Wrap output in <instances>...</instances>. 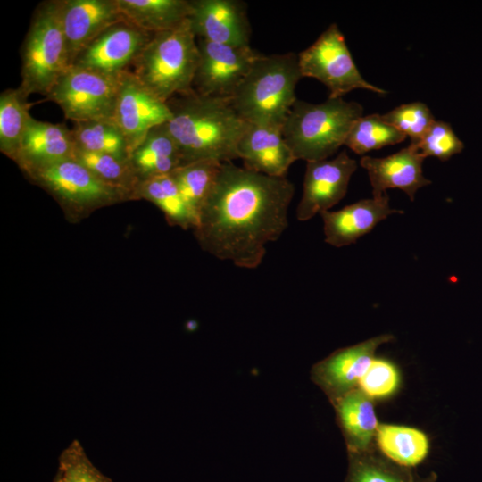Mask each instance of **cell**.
Returning <instances> with one entry per match:
<instances>
[{"instance_id": "6da1fadb", "label": "cell", "mask_w": 482, "mask_h": 482, "mask_svg": "<svg viewBox=\"0 0 482 482\" xmlns=\"http://www.w3.org/2000/svg\"><path fill=\"white\" fill-rule=\"evenodd\" d=\"M294 185L232 162H223L195 227L202 247L244 269L262 262L266 245L288 226Z\"/></svg>"}, {"instance_id": "7a4b0ae2", "label": "cell", "mask_w": 482, "mask_h": 482, "mask_svg": "<svg viewBox=\"0 0 482 482\" xmlns=\"http://www.w3.org/2000/svg\"><path fill=\"white\" fill-rule=\"evenodd\" d=\"M171 118L164 126L174 139L181 165L202 160L232 162L248 122L230 98L206 96L194 90L167 101Z\"/></svg>"}, {"instance_id": "3957f363", "label": "cell", "mask_w": 482, "mask_h": 482, "mask_svg": "<svg viewBox=\"0 0 482 482\" xmlns=\"http://www.w3.org/2000/svg\"><path fill=\"white\" fill-rule=\"evenodd\" d=\"M301 78L297 54H262L231 96L232 104L248 123L282 128Z\"/></svg>"}, {"instance_id": "277c9868", "label": "cell", "mask_w": 482, "mask_h": 482, "mask_svg": "<svg viewBox=\"0 0 482 482\" xmlns=\"http://www.w3.org/2000/svg\"><path fill=\"white\" fill-rule=\"evenodd\" d=\"M199 57L197 38L188 19L175 29L154 33L129 71L167 103L193 90Z\"/></svg>"}, {"instance_id": "5b68a950", "label": "cell", "mask_w": 482, "mask_h": 482, "mask_svg": "<svg viewBox=\"0 0 482 482\" xmlns=\"http://www.w3.org/2000/svg\"><path fill=\"white\" fill-rule=\"evenodd\" d=\"M363 107L342 97L321 104L296 100L282 127L285 140L296 160L306 162L328 159L345 145Z\"/></svg>"}, {"instance_id": "8992f818", "label": "cell", "mask_w": 482, "mask_h": 482, "mask_svg": "<svg viewBox=\"0 0 482 482\" xmlns=\"http://www.w3.org/2000/svg\"><path fill=\"white\" fill-rule=\"evenodd\" d=\"M60 0L45 1L34 12L21 47L19 89L46 96L70 68Z\"/></svg>"}, {"instance_id": "52a82bcc", "label": "cell", "mask_w": 482, "mask_h": 482, "mask_svg": "<svg viewBox=\"0 0 482 482\" xmlns=\"http://www.w3.org/2000/svg\"><path fill=\"white\" fill-rule=\"evenodd\" d=\"M120 75L109 76L70 67L44 101L57 104L65 118L73 123L114 121Z\"/></svg>"}, {"instance_id": "ba28073f", "label": "cell", "mask_w": 482, "mask_h": 482, "mask_svg": "<svg viewBox=\"0 0 482 482\" xmlns=\"http://www.w3.org/2000/svg\"><path fill=\"white\" fill-rule=\"evenodd\" d=\"M297 55L302 77L314 78L323 83L329 90L328 98L342 97L357 88L386 93L362 77L345 37L335 23Z\"/></svg>"}, {"instance_id": "9c48e42d", "label": "cell", "mask_w": 482, "mask_h": 482, "mask_svg": "<svg viewBox=\"0 0 482 482\" xmlns=\"http://www.w3.org/2000/svg\"><path fill=\"white\" fill-rule=\"evenodd\" d=\"M26 173L61 203L78 210L112 204L134 195L128 190L103 181L74 158L44 165Z\"/></svg>"}, {"instance_id": "30bf717a", "label": "cell", "mask_w": 482, "mask_h": 482, "mask_svg": "<svg viewBox=\"0 0 482 482\" xmlns=\"http://www.w3.org/2000/svg\"><path fill=\"white\" fill-rule=\"evenodd\" d=\"M199 62L192 88L199 95L231 98L262 55L250 46H229L197 38Z\"/></svg>"}, {"instance_id": "8fae6325", "label": "cell", "mask_w": 482, "mask_h": 482, "mask_svg": "<svg viewBox=\"0 0 482 482\" xmlns=\"http://www.w3.org/2000/svg\"><path fill=\"white\" fill-rule=\"evenodd\" d=\"M152 36L127 21L117 22L82 50L71 67L119 76L130 69Z\"/></svg>"}, {"instance_id": "7c38bea8", "label": "cell", "mask_w": 482, "mask_h": 482, "mask_svg": "<svg viewBox=\"0 0 482 482\" xmlns=\"http://www.w3.org/2000/svg\"><path fill=\"white\" fill-rule=\"evenodd\" d=\"M170 118L166 102L151 93L129 70L120 73L114 122L127 140L129 154L153 128Z\"/></svg>"}, {"instance_id": "4fadbf2b", "label": "cell", "mask_w": 482, "mask_h": 482, "mask_svg": "<svg viewBox=\"0 0 482 482\" xmlns=\"http://www.w3.org/2000/svg\"><path fill=\"white\" fill-rule=\"evenodd\" d=\"M356 170V161L345 150L331 160L308 162L303 195L296 208L297 220H308L340 202Z\"/></svg>"}, {"instance_id": "5bb4252c", "label": "cell", "mask_w": 482, "mask_h": 482, "mask_svg": "<svg viewBox=\"0 0 482 482\" xmlns=\"http://www.w3.org/2000/svg\"><path fill=\"white\" fill-rule=\"evenodd\" d=\"M189 21L196 38L229 46H250L246 5L238 0H191Z\"/></svg>"}, {"instance_id": "9a60e30c", "label": "cell", "mask_w": 482, "mask_h": 482, "mask_svg": "<svg viewBox=\"0 0 482 482\" xmlns=\"http://www.w3.org/2000/svg\"><path fill=\"white\" fill-rule=\"evenodd\" d=\"M393 339V335L383 334L336 351L314 367L315 380L333 401L338 399L358 387L377 349Z\"/></svg>"}, {"instance_id": "2e32d148", "label": "cell", "mask_w": 482, "mask_h": 482, "mask_svg": "<svg viewBox=\"0 0 482 482\" xmlns=\"http://www.w3.org/2000/svg\"><path fill=\"white\" fill-rule=\"evenodd\" d=\"M60 7L70 66L102 32L126 21L116 0H60Z\"/></svg>"}, {"instance_id": "e0dca14e", "label": "cell", "mask_w": 482, "mask_h": 482, "mask_svg": "<svg viewBox=\"0 0 482 482\" xmlns=\"http://www.w3.org/2000/svg\"><path fill=\"white\" fill-rule=\"evenodd\" d=\"M237 151L245 169L270 177H286L296 161L282 128L270 125L248 123Z\"/></svg>"}, {"instance_id": "ac0fdd59", "label": "cell", "mask_w": 482, "mask_h": 482, "mask_svg": "<svg viewBox=\"0 0 482 482\" xmlns=\"http://www.w3.org/2000/svg\"><path fill=\"white\" fill-rule=\"evenodd\" d=\"M424 159L411 144L384 158L363 156L361 165L368 171L373 197H381L389 188H398L413 201L417 190L431 183L423 176Z\"/></svg>"}, {"instance_id": "d6986e66", "label": "cell", "mask_w": 482, "mask_h": 482, "mask_svg": "<svg viewBox=\"0 0 482 482\" xmlns=\"http://www.w3.org/2000/svg\"><path fill=\"white\" fill-rule=\"evenodd\" d=\"M402 211L389 206V196L386 193L381 197L360 200L341 210L320 212L323 220L325 241L342 247L355 243L369 233L379 221L393 213Z\"/></svg>"}, {"instance_id": "ffe728a7", "label": "cell", "mask_w": 482, "mask_h": 482, "mask_svg": "<svg viewBox=\"0 0 482 482\" xmlns=\"http://www.w3.org/2000/svg\"><path fill=\"white\" fill-rule=\"evenodd\" d=\"M75 147L71 129L65 124L40 121L31 117L15 161L28 171L72 158Z\"/></svg>"}, {"instance_id": "44dd1931", "label": "cell", "mask_w": 482, "mask_h": 482, "mask_svg": "<svg viewBox=\"0 0 482 482\" xmlns=\"http://www.w3.org/2000/svg\"><path fill=\"white\" fill-rule=\"evenodd\" d=\"M334 405L348 451L360 453L376 447L378 422L373 400L357 387L335 400Z\"/></svg>"}, {"instance_id": "7402d4cb", "label": "cell", "mask_w": 482, "mask_h": 482, "mask_svg": "<svg viewBox=\"0 0 482 482\" xmlns=\"http://www.w3.org/2000/svg\"><path fill=\"white\" fill-rule=\"evenodd\" d=\"M128 162L138 183L171 174L181 166L178 146L164 124L153 128L129 154Z\"/></svg>"}, {"instance_id": "603a6c76", "label": "cell", "mask_w": 482, "mask_h": 482, "mask_svg": "<svg viewBox=\"0 0 482 482\" xmlns=\"http://www.w3.org/2000/svg\"><path fill=\"white\" fill-rule=\"evenodd\" d=\"M125 20L149 33L175 29L189 19L188 0H116Z\"/></svg>"}, {"instance_id": "cb8c5ba5", "label": "cell", "mask_w": 482, "mask_h": 482, "mask_svg": "<svg viewBox=\"0 0 482 482\" xmlns=\"http://www.w3.org/2000/svg\"><path fill=\"white\" fill-rule=\"evenodd\" d=\"M375 445L388 460L408 468L423 462L429 453L427 435L418 428L402 425L378 424Z\"/></svg>"}, {"instance_id": "d4e9b609", "label": "cell", "mask_w": 482, "mask_h": 482, "mask_svg": "<svg viewBox=\"0 0 482 482\" xmlns=\"http://www.w3.org/2000/svg\"><path fill=\"white\" fill-rule=\"evenodd\" d=\"M437 475L430 472L422 477L412 468L398 465L374 447L371 450L349 452L348 472L345 482H436Z\"/></svg>"}, {"instance_id": "484cf974", "label": "cell", "mask_w": 482, "mask_h": 482, "mask_svg": "<svg viewBox=\"0 0 482 482\" xmlns=\"http://www.w3.org/2000/svg\"><path fill=\"white\" fill-rule=\"evenodd\" d=\"M135 195L156 204L171 223L184 228H195L198 223L197 217L186 203L171 174L139 182Z\"/></svg>"}, {"instance_id": "4316f807", "label": "cell", "mask_w": 482, "mask_h": 482, "mask_svg": "<svg viewBox=\"0 0 482 482\" xmlns=\"http://www.w3.org/2000/svg\"><path fill=\"white\" fill-rule=\"evenodd\" d=\"M17 88H8L0 95V150L15 161L20 145L31 119L32 103Z\"/></svg>"}, {"instance_id": "83f0119b", "label": "cell", "mask_w": 482, "mask_h": 482, "mask_svg": "<svg viewBox=\"0 0 482 482\" xmlns=\"http://www.w3.org/2000/svg\"><path fill=\"white\" fill-rule=\"evenodd\" d=\"M221 164L213 160H202L181 165L171 173L183 198L197 219L214 187Z\"/></svg>"}, {"instance_id": "f1b7e54d", "label": "cell", "mask_w": 482, "mask_h": 482, "mask_svg": "<svg viewBox=\"0 0 482 482\" xmlns=\"http://www.w3.org/2000/svg\"><path fill=\"white\" fill-rule=\"evenodd\" d=\"M71 132L77 148L128 161L127 140L114 121L75 122Z\"/></svg>"}, {"instance_id": "f546056e", "label": "cell", "mask_w": 482, "mask_h": 482, "mask_svg": "<svg viewBox=\"0 0 482 482\" xmlns=\"http://www.w3.org/2000/svg\"><path fill=\"white\" fill-rule=\"evenodd\" d=\"M406 136L386 122L382 115L362 116L352 126L345 145L357 154L403 142Z\"/></svg>"}, {"instance_id": "4dcf8cb0", "label": "cell", "mask_w": 482, "mask_h": 482, "mask_svg": "<svg viewBox=\"0 0 482 482\" xmlns=\"http://www.w3.org/2000/svg\"><path fill=\"white\" fill-rule=\"evenodd\" d=\"M72 158L86 166L103 181L135 195L138 180L128 161L106 154L87 152L75 147Z\"/></svg>"}, {"instance_id": "1f68e13d", "label": "cell", "mask_w": 482, "mask_h": 482, "mask_svg": "<svg viewBox=\"0 0 482 482\" xmlns=\"http://www.w3.org/2000/svg\"><path fill=\"white\" fill-rule=\"evenodd\" d=\"M52 482H113L90 461L83 446L73 440L60 454Z\"/></svg>"}, {"instance_id": "d6a6232c", "label": "cell", "mask_w": 482, "mask_h": 482, "mask_svg": "<svg viewBox=\"0 0 482 482\" xmlns=\"http://www.w3.org/2000/svg\"><path fill=\"white\" fill-rule=\"evenodd\" d=\"M400 386L401 376L396 365L386 359L374 358L360 379L358 388L372 400H386L397 393Z\"/></svg>"}, {"instance_id": "836d02e7", "label": "cell", "mask_w": 482, "mask_h": 482, "mask_svg": "<svg viewBox=\"0 0 482 482\" xmlns=\"http://www.w3.org/2000/svg\"><path fill=\"white\" fill-rule=\"evenodd\" d=\"M382 118L408 136L411 143L418 141L435 121L429 108L420 102L402 104L382 115Z\"/></svg>"}, {"instance_id": "e575fe53", "label": "cell", "mask_w": 482, "mask_h": 482, "mask_svg": "<svg viewBox=\"0 0 482 482\" xmlns=\"http://www.w3.org/2000/svg\"><path fill=\"white\" fill-rule=\"evenodd\" d=\"M411 145L415 146L424 158L435 156L441 161L448 160L463 148L450 124L442 120H435L426 133Z\"/></svg>"}]
</instances>
